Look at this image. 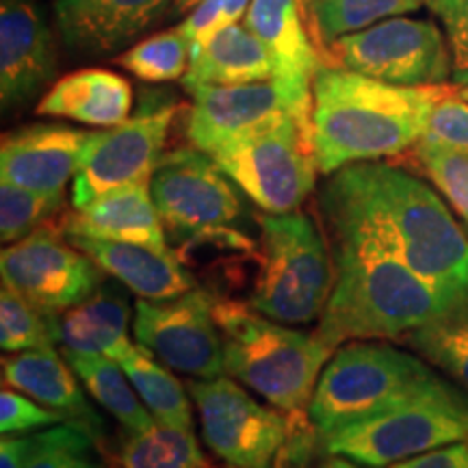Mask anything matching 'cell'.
Segmentation results:
<instances>
[{
    "label": "cell",
    "mask_w": 468,
    "mask_h": 468,
    "mask_svg": "<svg viewBox=\"0 0 468 468\" xmlns=\"http://www.w3.org/2000/svg\"><path fill=\"white\" fill-rule=\"evenodd\" d=\"M319 202L325 219L371 234L449 306L468 302V234L417 176L379 161L354 163L330 174Z\"/></svg>",
    "instance_id": "1"
},
{
    "label": "cell",
    "mask_w": 468,
    "mask_h": 468,
    "mask_svg": "<svg viewBox=\"0 0 468 468\" xmlns=\"http://www.w3.org/2000/svg\"><path fill=\"white\" fill-rule=\"evenodd\" d=\"M460 87H406L321 63L313 79V150L321 174L397 156L423 139L438 101Z\"/></svg>",
    "instance_id": "2"
},
{
    "label": "cell",
    "mask_w": 468,
    "mask_h": 468,
    "mask_svg": "<svg viewBox=\"0 0 468 468\" xmlns=\"http://www.w3.org/2000/svg\"><path fill=\"white\" fill-rule=\"evenodd\" d=\"M335 239V286L317 336L338 349L351 341L403 338L430 324L447 302L362 228L327 219Z\"/></svg>",
    "instance_id": "3"
},
{
    "label": "cell",
    "mask_w": 468,
    "mask_h": 468,
    "mask_svg": "<svg viewBox=\"0 0 468 468\" xmlns=\"http://www.w3.org/2000/svg\"><path fill=\"white\" fill-rule=\"evenodd\" d=\"M215 317L228 376L291 417L308 414L321 371L335 349L239 300L218 297Z\"/></svg>",
    "instance_id": "4"
},
{
    "label": "cell",
    "mask_w": 468,
    "mask_h": 468,
    "mask_svg": "<svg viewBox=\"0 0 468 468\" xmlns=\"http://www.w3.org/2000/svg\"><path fill=\"white\" fill-rule=\"evenodd\" d=\"M202 441L226 468H306L317 431L306 417L262 406L228 378L186 384Z\"/></svg>",
    "instance_id": "5"
},
{
    "label": "cell",
    "mask_w": 468,
    "mask_h": 468,
    "mask_svg": "<svg viewBox=\"0 0 468 468\" xmlns=\"http://www.w3.org/2000/svg\"><path fill=\"white\" fill-rule=\"evenodd\" d=\"M460 441H468V393L436 376L384 412L325 436L319 447L360 466L388 468Z\"/></svg>",
    "instance_id": "6"
},
{
    "label": "cell",
    "mask_w": 468,
    "mask_h": 468,
    "mask_svg": "<svg viewBox=\"0 0 468 468\" xmlns=\"http://www.w3.org/2000/svg\"><path fill=\"white\" fill-rule=\"evenodd\" d=\"M436 376L420 356L388 343H345L321 371L308 419L324 441L343 427L384 412Z\"/></svg>",
    "instance_id": "7"
},
{
    "label": "cell",
    "mask_w": 468,
    "mask_h": 468,
    "mask_svg": "<svg viewBox=\"0 0 468 468\" xmlns=\"http://www.w3.org/2000/svg\"><path fill=\"white\" fill-rule=\"evenodd\" d=\"M259 271L250 303L286 325L310 324L324 314L335 286V259L310 215H262Z\"/></svg>",
    "instance_id": "8"
},
{
    "label": "cell",
    "mask_w": 468,
    "mask_h": 468,
    "mask_svg": "<svg viewBox=\"0 0 468 468\" xmlns=\"http://www.w3.org/2000/svg\"><path fill=\"white\" fill-rule=\"evenodd\" d=\"M210 156L269 215L295 213L317 185L313 131L295 117L237 139Z\"/></svg>",
    "instance_id": "9"
},
{
    "label": "cell",
    "mask_w": 468,
    "mask_h": 468,
    "mask_svg": "<svg viewBox=\"0 0 468 468\" xmlns=\"http://www.w3.org/2000/svg\"><path fill=\"white\" fill-rule=\"evenodd\" d=\"M321 63L406 87L444 85L452 50L434 20L388 17L321 46Z\"/></svg>",
    "instance_id": "10"
},
{
    "label": "cell",
    "mask_w": 468,
    "mask_h": 468,
    "mask_svg": "<svg viewBox=\"0 0 468 468\" xmlns=\"http://www.w3.org/2000/svg\"><path fill=\"white\" fill-rule=\"evenodd\" d=\"M215 300V292L200 286L172 300H139L133 314L134 343L186 378H221L226 373L224 341Z\"/></svg>",
    "instance_id": "11"
},
{
    "label": "cell",
    "mask_w": 468,
    "mask_h": 468,
    "mask_svg": "<svg viewBox=\"0 0 468 468\" xmlns=\"http://www.w3.org/2000/svg\"><path fill=\"white\" fill-rule=\"evenodd\" d=\"M178 104L142 107L137 115L107 131L91 133L83 163L72 180V207L83 208L104 193L150 183L165 150Z\"/></svg>",
    "instance_id": "12"
},
{
    "label": "cell",
    "mask_w": 468,
    "mask_h": 468,
    "mask_svg": "<svg viewBox=\"0 0 468 468\" xmlns=\"http://www.w3.org/2000/svg\"><path fill=\"white\" fill-rule=\"evenodd\" d=\"M61 230L42 228L0 254L7 286L44 314H61L101 289L104 271L85 251L61 241Z\"/></svg>",
    "instance_id": "13"
},
{
    "label": "cell",
    "mask_w": 468,
    "mask_h": 468,
    "mask_svg": "<svg viewBox=\"0 0 468 468\" xmlns=\"http://www.w3.org/2000/svg\"><path fill=\"white\" fill-rule=\"evenodd\" d=\"M152 200L169 232L189 234L232 226L243 202L219 163L197 148L169 152L150 178Z\"/></svg>",
    "instance_id": "14"
},
{
    "label": "cell",
    "mask_w": 468,
    "mask_h": 468,
    "mask_svg": "<svg viewBox=\"0 0 468 468\" xmlns=\"http://www.w3.org/2000/svg\"><path fill=\"white\" fill-rule=\"evenodd\" d=\"M189 93L193 104L186 137L193 148L207 154L289 117L313 131L310 117L292 104L289 93L273 79L245 85H200Z\"/></svg>",
    "instance_id": "15"
},
{
    "label": "cell",
    "mask_w": 468,
    "mask_h": 468,
    "mask_svg": "<svg viewBox=\"0 0 468 468\" xmlns=\"http://www.w3.org/2000/svg\"><path fill=\"white\" fill-rule=\"evenodd\" d=\"M91 133L61 124H31L3 134L0 178L22 189L63 196L74 180Z\"/></svg>",
    "instance_id": "16"
},
{
    "label": "cell",
    "mask_w": 468,
    "mask_h": 468,
    "mask_svg": "<svg viewBox=\"0 0 468 468\" xmlns=\"http://www.w3.org/2000/svg\"><path fill=\"white\" fill-rule=\"evenodd\" d=\"M57 48L31 0L0 3V101L16 109L33 101L55 76Z\"/></svg>",
    "instance_id": "17"
},
{
    "label": "cell",
    "mask_w": 468,
    "mask_h": 468,
    "mask_svg": "<svg viewBox=\"0 0 468 468\" xmlns=\"http://www.w3.org/2000/svg\"><path fill=\"white\" fill-rule=\"evenodd\" d=\"M306 0H251L245 25L271 52L276 63L273 80L289 93L303 115L313 113V79L321 55L313 33L303 22Z\"/></svg>",
    "instance_id": "18"
},
{
    "label": "cell",
    "mask_w": 468,
    "mask_h": 468,
    "mask_svg": "<svg viewBox=\"0 0 468 468\" xmlns=\"http://www.w3.org/2000/svg\"><path fill=\"white\" fill-rule=\"evenodd\" d=\"M174 0H57L63 42L76 55L107 57L126 48Z\"/></svg>",
    "instance_id": "19"
},
{
    "label": "cell",
    "mask_w": 468,
    "mask_h": 468,
    "mask_svg": "<svg viewBox=\"0 0 468 468\" xmlns=\"http://www.w3.org/2000/svg\"><path fill=\"white\" fill-rule=\"evenodd\" d=\"M68 239L80 251H85L104 273L133 291L139 300H172L196 289L193 273L169 248L90 237Z\"/></svg>",
    "instance_id": "20"
},
{
    "label": "cell",
    "mask_w": 468,
    "mask_h": 468,
    "mask_svg": "<svg viewBox=\"0 0 468 468\" xmlns=\"http://www.w3.org/2000/svg\"><path fill=\"white\" fill-rule=\"evenodd\" d=\"M66 237H90L167 248L165 226L152 200L150 183H134L74 208L63 219Z\"/></svg>",
    "instance_id": "21"
},
{
    "label": "cell",
    "mask_w": 468,
    "mask_h": 468,
    "mask_svg": "<svg viewBox=\"0 0 468 468\" xmlns=\"http://www.w3.org/2000/svg\"><path fill=\"white\" fill-rule=\"evenodd\" d=\"M128 289L115 280L104 282L87 300L66 313L52 314L57 343L76 354H102L117 360L131 347L128 325L134 314L128 302Z\"/></svg>",
    "instance_id": "22"
},
{
    "label": "cell",
    "mask_w": 468,
    "mask_h": 468,
    "mask_svg": "<svg viewBox=\"0 0 468 468\" xmlns=\"http://www.w3.org/2000/svg\"><path fill=\"white\" fill-rule=\"evenodd\" d=\"M79 376L55 347L22 351L3 360V379L11 388L20 390L42 406L63 414L69 423L90 427L98 436L101 417L90 406Z\"/></svg>",
    "instance_id": "23"
},
{
    "label": "cell",
    "mask_w": 468,
    "mask_h": 468,
    "mask_svg": "<svg viewBox=\"0 0 468 468\" xmlns=\"http://www.w3.org/2000/svg\"><path fill=\"white\" fill-rule=\"evenodd\" d=\"M133 87L111 69L87 68L63 76L37 104V115L61 117L87 126L113 128L128 120Z\"/></svg>",
    "instance_id": "24"
},
{
    "label": "cell",
    "mask_w": 468,
    "mask_h": 468,
    "mask_svg": "<svg viewBox=\"0 0 468 468\" xmlns=\"http://www.w3.org/2000/svg\"><path fill=\"white\" fill-rule=\"evenodd\" d=\"M276 63L267 44L248 25H230L191 55L183 85L186 91L200 85H245L271 80Z\"/></svg>",
    "instance_id": "25"
},
{
    "label": "cell",
    "mask_w": 468,
    "mask_h": 468,
    "mask_svg": "<svg viewBox=\"0 0 468 468\" xmlns=\"http://www.w3.org/2000/svg\"><path fill=\"white\" fill-rule=\"evenodd\" d=\"M61 354L93 399L124 427L126 434H139L156 423L120 362L102 354H76L69 349H61Z\"/></svg>",
    "instance_id": "26"
},
{
    "label": "cell",
    "mask_w": 468,
    "mask_h": 468,
    "mask_svg": "<svg viewBox=\"0 0 468 468\" xmlns=\"http://www.w3.org/2000/svg\"><path fill=\"white\" fill-rule=\"evenodd\" d=\"M117 362L126 371L128 379L152 417L159 423L193 430L189 388H185L183 382L172 373V368H167L137 343H133Z\"/></svg>",
    "instance_id": "27"
},
{
    "label": "cell",
    "mask_w": 468,
    "mask_h": 468,
    "mask_svg": "<svg viewBox=\"0 0 468 468\" xmlns=\"http://www.w3.org/2000/svg\"><path fill=\"white\" fill-rule=\"evenodd\" d=\"M403 343L468 393V302L408 332Z\"/></svg>",
    "instance_id": "28"
},
{
    "label": "cell",
    "mask_w": 468,
    "mask_h": 468,
    "mask_svg": "<svg viewBox=\"0 0 468 468\" xmlns=\"http://www.w3.org/2000/svg\"><path fill=\"white\" fill-rule=\"evenodd\" d=\"M120 468H213L191 427L159 423L128 434L117 453Z\"/></svg>",
    "instance_id": "29"
},
{
    "label": "cell",
    "mask_w": 468,
    "mask_h": 468,
    "mask_svg": "<svg viewBox=\"0 0 468 468\" xmlns=\"http://www.w3.org/2000/svg\"><path fill=\"white\" fill-rule=\"evenodd\" d=\"M430 0H308V27L317 48L388 17L412 14Z\"/></svg>",
    "instance_id": "30"
},
{
    "label": "cell",
    "mask_w": 468,
    "mask_h": 468,
    "mask_svg": "<svg viewBox=\"0 0 468 468\" xmlns=\"http://www.w3.org/2000/svg\"><path fill=\"white\" fill-rule=\"evenodd\" d=\"M63 196H44L11 183H0V239L11 245L42 228H63Z\"/></svg>",
    "instance_id": "31"
},
{
    "label": "cell",
    "mask_w": 468,
    "mask_h": 468,
    "mask_svg": "<svg viewBox=\"0 0 468 468\" xmlns=\"http://www.w3.org/2000/svg\"><path fill=\"white\" fill-rule=\"evenodd\" d=\"M115 63L145 83H169L185 79L191 63V42L180 27H176L122 52Z\"/></svg>",
    "instance_id": "32"
},
{
    "label": "cell",
    "mask_w": 468,
    "mask_h": 468,
    "mask_svg": "<svg viewBox=\"0 0 468 468\" xmlns=\"http://www.w3.org/2000/svg\"><path fill=\"white\" fill-rule=\"evenodd\" d=\"M176 256L186 269L200 267L213 273L218 269L230 271L248 261L259 262V248L248 234L230 226H221L189 234L180 243V250H176Z\"/></svg>",
    "instance_id": "33"
},
{
    "label": "cell",
    "mask_w": 468,
    "mask_h": 468,
    "mask_svg": "<svg viewBox=\"0 0 468 468\" xmlns=\"http://www.w3.org/2000/svg\"><path fill=\"white\" fill-rule=\"evenodd\" d=\"M57 343L52 314L22 300L17 292L3 286L0 292V347L7 354L52 347Z\"/></svg>",
    "instance_id": "34"
},
{
    "label": "cell",
    "mask_w": 468,
    "mask_h": 468,
    "mask_svg": "<svg viewBox=\"0 0 468 468\" xmlns=\"http://www.w3.org/2000/svg\"><path fill=\"white\" fill-rule=\"evenodd\" d=\"M414 156L468 230V154L430 144H417Z\"/></svg>",
    "instance_id": "35"
},
{
    "label": "cell",
    "mask_w": 468,
    "mask_h": 468,
    "mask_svg": "<svg viewBox=\"0 0 468 468\" xmlns=\"http://www.w3.org/2000/svg\"><path fill=\"white\" fill-rule=\"evenodd\" d=\"M455 91L438 101L430 115V122H427L420 144L468 154V102L460 93L455 96Z\"/></svg>",
    "instance_id": "36"
},
{
    "label": "cell",
    "mask_w": 468,
    "mask_h": 468,
    "mask_svg": "<svg viewBox=\"0 0 468 468\" xmlns=\"http://www.w3.org/2000/svg\"><path fill=\"white\" fill-rule=\"evenodd\" d=\"M444 28L452 50V80L455 87H468V0H430L427 3Z\"/></svg>",
    "instance_id": "37"
},
{
    "label": "cell",
    "mask_w": 468,
    "mask_h": 468,
    "mask_svg": "<svg viewBox=\"0 0 468 468\" xmlns=\"http://www.w3.org/2000/svg\"><path fill=\"white\" fill-rule=\"evenodd\" d=\"M63 414L42 406L31 397L16 388L5 386L0 393V431L3 436L22 434V431L39 430V427H55L66 423Z\"/></svg>",
    "instance_id": "38"
},
{
    "label": "cell",
    "mask_w": 468,
    "mask_h": 468,
    "mask_svg": "<svg viewBox=\"0 0 468 468\" xmlns=\"http://www.w3.org/2000/svg\"><path fill=\"white\" fill-rule=\"evenodd\" d=\"M76 425L79 423L66 420V423H58L33 436H3V441H0V468H28L39 455L66 441L76 430Z\"/></svg>",
    "instance_id": "39"
},
{
    "label": "cell",
    "mask_w": 468,
    "mask_h": 468,
    "mask_svg": "<svg viewBox=\"0 0 468 468\" xmlns=\"http://www.w3.org/2000/svg\"><path fill=\"white\" fill-rule=\"evenodd\" d=\"M96 441L98 436L90 427L76 425L66 441L39 455L28 468H101V462L93 455Z\"/></svg>",
    "instance_id": "40"
},
{
    "label": "cell",
    "mask_w": 468,
    "mask_h": 468,
    "mask_svg": "<svg viewBox=\"0 0 468 468\" xmlns=\"http://www.w3.org/2000/svg\"><path fill=\"white\" fill-rule=\"evenodd\" d=\"M388 468H468V441H460L434 452L420 453Z\"/></svg>",
    "instance_id": "41"
},
{
    "label": "cell",
    "mask_w": 468,
    "mask_h": 468,
    "mask_svg": "<svg viewBox=\"0 0 468 468\" xmlns=\"http://www.w3.org/2000/svg\"><path fill=\"white\" fill-rule=\"evenodd\" d=\"M251 0H224V11H226V20L228 25H237L241 17L248 16Z\"/></svg>",
    "instance_id": "42"
},
{
    "label": "cell",
    "mask_w": 468,
    "mask_h": 468,
    "mask_svg": "<svg viewBox=\"0 0 468 468\" xmlns=\"http://www.w3.org/2000/svg\"><path fill=\"white\" fill-rule=\"evenodd\" d=\"M306 468H360V464H356V462H351L347 458H341V455L324 453V458L317 462H310Z\"/></svg>",
    "instance_id": "43"
},
{
    "label": "cell",
    "mask_w": 468,
    "mask_h": 468,
    "mask_svg": "<svg viewBox=\"0 0 468 468\" xmlns=\"http://www.w3.org/2000/svg\"><path fill=\"white\" fill-rule=\"evenodd\" d=\"M200 3V0H174V9L178 11V14H185V11H191L196 5Z\"/></svg>",
    "instance_id": "44"
},
{
    "label": "cell",
    "mask_w": 468,
    "mask_h": 468,
    "mask_svg": "<svg viewBox=\"0 0 468 468\" xmlns=\"http://www.w3.org/2000/svg\"><path fill=\"white\" fill-rule=\"evenodd\" d=\"M458 93H460V96H462V98H464V101L468 102V87H462V90H460Z\"/></svg>",
    "instance_id": "45"
},
{
    "label": "cell",
    "mask_w": 468,
    "mask_h": 468,
    "mask_svg": "<svg viewBox=\"0 0 468 468\" xmlns=\"http://www.w3.org/2000/svg\"><path fill=\"white\" fill-rule=\"evenodd\" d=\"M115 468H120V466H115Z\"/></svg>",
    "instance_id": "46"
}]
</instances>
